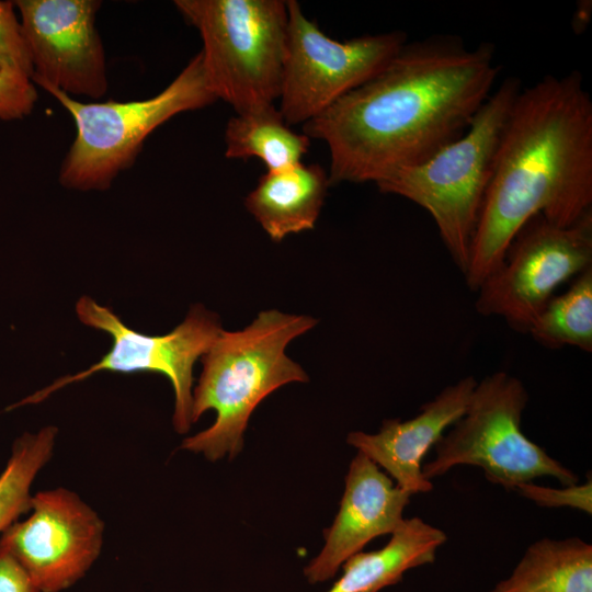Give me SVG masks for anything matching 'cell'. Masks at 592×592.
<instances>
[{
  "label": "cell",
  "mask_w": 592,
  "mask_h": 592,
  "mask_svg": "<svg viewBox=\"0 0 592 592\" xmlns=\"http://www.w3.org/2000/svg\"><path fill=\"white\" fill-rule=\"evenodd\" d=\"M494 46L456 36L406 43L372 79L303 125L330 152V184L377 183L468 129L499 73Z\"/></svg>",
  "instance_id": "1"
},
{
  "label": "cell",
  "mask_w": 592,
  "mask_h": 592,
  "mask_svg": "<svg viewBox=\"0 0 592 592\" xmlns=\"http://www.w3.org/2000/svg\"><path fill=\"white\" fill-rule=\"evenodd\" d=\"M592 213V101L579 71L521 90L504 123L473 240L476 292L534 216L568 227Z\"/></svg>",
  "instance_id": "2"
},
{
  "label": "cell",
  "mask_w": 592,
  "mask_h": 592,
  "mask_svg": "<svg viewBox=\"0 0 592 592\" xmlns=\"http://www.w3.org/2000/svg\"><path fill=\"white\" fill-rule=\"evenodd\" d=\"M316 323L310 316L269 309L241 330L221 329L201 357L203 369L192 394V422L208 410L216 412L215 421L184 439L181 448L210 462L235 457L258 405L284 385L308 382L285 350Z\"/></svg>",
  "instance_id": "3"
},
{
  "label": "cell",
  "mask_w": 592,
  "mask_h": 592,
  "mask_svg": "<svg viewBox=\"0 0 592 592\" xmlns=\"http://www.w3.org/2000/svg\"><path fill=\"white\" fill-rule=\"evenodd\" d=\"M521 90L519 78H505L463 136L425 162L376 183L380 192L405 197L431 215L444 247L463 274L468 267L500 136Z\"/></svg>",
  "instance_id": "4"
},
{
  "label": "cell",
  "mask_w": 592,
  "mask_h": 592,
  "mask_svg": "<svg viewBox=\"0 0 592 592\" xmlns=\"http://www.w3.org/2000/svg\"><path fill=\"white\" fill-rule=\"evenodd\" d=\"M72 116L76 137L65 156L58 180L67 189L106 190L128 169L147 137L174 115L203 109L217 101L197 53L157 95L118 102H80L65 92L46 87Z\"/></svg>",
  "instance_id": "5"
},
{
  "label": "cell",
  "mask_w": 592,
  "mask_h": 592,
  "mask_svg": "<svg viewBox=\"0 0 592 592\" xmlns=\"http://www.w3.org/2000/svg\"><path fill=\"white\" fill-rule=\"evenodd\" d=\"M203 39L208 84L236 113L280 98L286 50L287 5L282 0H175Z\"/></svg>",
  "instance_id": "6"
},
{
  "label": "cell",
  "mask_w": 592,
  "mask_h": 592,
  "mask_svg": "<svg viewBox=\"0 0 592 592\" xmlns=\"http://www.w3.org/2000/svg\"><path fill=\"white\" fill-rule=\"evenodd\" d=\"M528 402L524 384L505 372L477 382L464 414L434 445L435 456L422 465L432 480L456 466L482 469L486 478L512 491L523 482L553 477L569 486L578 476L531 441L522 431Z\"/></svg>",
  "instance_id": "7"
},
{
  "label": "cell",
  "mask_w": 592,
  "mask_h": 592,
  "mask_svg": "<svg viewBox=\"0 0 592 592\" xmlns=\"http://www.w3.org/2000/svg\"><path fill=\"white\" fill-rule=\"evenodd\" d=\"M286 50L280 112L286 124H305L376 76L405 46L401 31L344 42L327 36L287 0Z\"/></svg>",
  "instance_id": "8"
},
{
  "label": "cell",
  "mask_w": 592,
  "mask_h": 592,
  "mask_svg": "<svg viewBox=\"0 0 592 592\" xmlns=\"http://www.w3.org/2000/svg\"><path fill=\"white\" fill-rule=\"evenodd\" d=\"M591 266L592 213L568 227L536 215L519 230L501 265L476 291V310L528 333L555 291Z\"/></svg>",
  "instance_id": "9"
},
{
  "label": "cell",
  "mask_w": 592,
  "mask_h": 592,
  "mask_svg": "<svg viewBox=\"0 0 592 592\" xmlns=\"http://www.w3.org/2000/svg\"><path fill=\"white\" fill-rule=\"evenodd\" d=\"M76 312L83 325L112 337L111 350L87 369L58 378L11 408L42 402L60 388L79 383L98 372H153L170 380L174 391L172 424L178 433H186L193 424L194 364L221 331L218 316L202 305H195L169 333L148 335L126 327L110 308L99 305L89 296H82L77 301Z\"/></svg>",
  "instance_id": "10"
},
{
  "label": "cell",
  "mask_w": 592,
  "mask_h": 592,
  "mask_svg": "<svg viewBox=\"0 0 592 592\" xmlns=\"http://www.w3.org/2000/svg\"><path fill=\"white\" fill-rule=\"evenodd\" d=\"M104 528L103 520L78 493L57 487L33 494L30 515L0 534V546L41 592H61L98 560Z\"/></svg>",
  "instance_id": "11"
},
{
  "label": "cell",
  "mask_w": 592,
  "mask_h": 592,
  "mask_svg": "<svg viewBox=\"0 0 592 592\" xmlns=\"http://www.w3.org/2000/svg\"><path fill=\"white\" fill-rule=\"evenodd\" d=\"M98 0H18L32 82L94 100L107 90L105 54L95 26Z\"/></svg>",
  "instance_id": "12"
},
{
  "label": "cell",
  "mask_w": 592,
  "mask_h": 592,
  "mask_svg": "<svg viewBox=\"0 0 592 592\" xmlns=\"http://www.w3.org/2000/svg\"><path fill=\"white\" fill-rule=\"evenodd\" d=\"M410 497L374 462L357 452L349 465L339 511L325 531V545L304 568L307 581H328L372 539L391 535L405 521Z\"/></svg>",
  "instance_id": "13"
},
{
  "label": "cell",
  "mask_w": 592,
  "mask_h": 592,
  "mask_svg": "<svg viewBox=\"0 0 592 592\" xmlns=\"http://www.w3.org/2000/svg\"><path fill=\"white\" fill-rule=\"evenodd\" d=\"M476 384L473 376H466L422 405L413 418L384 420L375 434L350 432L346 442L382 467L400 489L411 496L430 492L433 485L422 474V460L464 414Z\"/></svg>",
  "instance_id": "14"
},
{
  "label": "cell",
  "mask_w": 592,
  "mask_h": 592,
  "mask_svg": "<svg viewBox=\"0 0 592 592\" xmlns=\"http://www.w3.org/2000/svg\"><path fill=\"white\" fill-rule=\"evenodd\" d=\"M329 185L323 168L300 162L263 174L244 205L271 240L281 242L315 228Z\"/></svg>",
  "instance_id": "15"
},
{
  "label": "cell",
  "mask_w": 592,
  "mask_h": 592,
  "mask_svg": "<svg viewBox=\"0 0 592 592\" xmlns=\"http://www.w3.org/2000/svg\"><path fill=\"white\" fill-rule=\"evenodd\" d=\"M446 540L444 531L421 517L405 519L384 547L350 557L327 592H379L399 583L407 571L432 563Z\"/></svg>",
  "instance_id": "16"
},
{
  "label": "cell",
  "mask_w": 592,
  "mask_h": 592,
  "mask_svg": "<svg viewBox=\"0 0 592 592\" xmlns=\"http://www.w3.org/2000/svg\"><path fill=\"white\" fill-rule=\"evenodd\" d=\"M487 592H592V545L579 537L536 540Z\"/></svg>",
  "instance_id": "17"
},
{
  "label": "cell",
  "mask_w": 592,
  "mask_h": 592,
  "mask_svg": "<svg viewBox=\"0 0 592 592\" xmlns=\"http://www.w3.org/2000/svg\"><path fill=\"white\" fill-rule=\"evenodd\" d=\"M225 156L261 159L267 171L296 166L308 151L310 139L293 132L274 104L236 113L225 129Z\"/></svg>",
  "instance_id": "18"
},
{
  "label": "cell",
  "mask_w": 592,
  "mask_h": 592,
  "mask_svg": "<svg viewBox=\"0 0 592 592\" xmlns=\"http://www.w3.org/2000/svg\"><path fill=\"white\" fill-rule=\"evenodd\" d=\"M528 334L542 346H574L592 351V266L571 286L554 296L533 322Z\"/></svg>",
  "instance_id": "19"
},
{
  "label": "cell",
  "mask_w": 592,
  "mask_h": 592,
  "mask_svg": "<svg viewBox=\"0 0 592 592\" xmlns=\"http://www.w3.org/2000/svg\"><path fill=\"white\" fill-rule=\"evenodd\" d=\"M57 433L56 426L47 425L13 442L0 474V534L30 512L32 485L53 456Z\"/></svg>",
  "instance_id": "20"
},
{
  "label": "cell",
  "mask_w": 592,
  "mask_h": 592,
  "mask_svg": "<svg viewBox=\"0 0 592 592\" xmlns=\"http://www.w3.org/2000/svg\"><path fill=\"white\" fill-rule=\"evenodd\" d=\"M14 8V1H0V73L16 72L31 79V56Z\"/></svg>",
  "instance_id": "21"
},
{
  "label": "cell",
  "mask_w": 592,
  "mask_h": 592,
  "mask_svg": "<svg viewBox=\"0 0 592 592\" xmlns=\"http://www.w3.org/2000/svg\"><path fill=\"white\" fill-rule=\"evenodd\" d=\"M591 475L583 483L551 488L540 486L533 481L523 482L515 487L514 491L540 508H570L582 511L589 515L592 513V481Z\"/></svg>",
  "instance_id": "22"
},
{
  "label": "cell",
  "mask_w": 592,
  "mask_h": 592,
  "mask_svg": "<svg viewBox=\"0 0 592 592\" xmlns=\"http://www.w3.org/2000/svg\"><path fill=\"white\" fill-rule=\"evenodd\" d=\"M37 100L30 78L16 72L0 73V119H21L29 115Z\"/></svg>",
  "instance_id": "23"
},
{
  "label": "cell",
  "mask_w": 592,
  "mask_h": 592,
  "mask_svg": "<svg viewBox=\"0 0 592 592\" xmlns=\"http://www.w3.org/2000/svg\"><path fill=\"white\" fill-rule=\"evenodd\" d=\"M0 592H41L15 559L1 546Z\"/></svg>",
  "instance_id": "24"
}]
</instances>
